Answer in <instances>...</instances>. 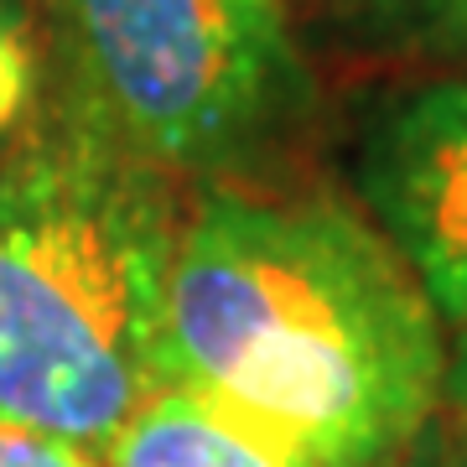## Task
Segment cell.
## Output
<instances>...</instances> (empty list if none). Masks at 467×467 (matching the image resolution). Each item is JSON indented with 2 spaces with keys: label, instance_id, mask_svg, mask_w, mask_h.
Instances as JSON below:
<instances>
[{
  "label": "cell",
  "instance_id": "7a4b0ae2",
  "mask_svg": "<svg viewBox=\"0 0 467 467\" xmlns=\"http://www.w3.org/2000/svg\"><path fill=\"white\" fill-rule=\"evenodd\" d=\"M177 187L67 115L0 171V420L99 457L161 389Z\"/></svg>",
  "mask_w": 467,
  "mask_h": 467
},
{
  "label": "cell",
  "instance_id": "ba28073f",
  "mask_svg": "<svg viewBox=\"0 0 467 467\" xmlns=\"http://www.w3.org/2000/svg\"><path fill=\"white\" fill-rule=\"evenodd\" d=\"M389 467H467V405L441 400Z\"/></svg>",
  "mask_w": 467,
  "mask_h": 467
},
{
  "label": "cell",
  "instance_id": "5b68a950",
  "mask_svg": "<svg viewBox=\"0 0 467 467\" xmlns=\"http://www.w3.org/2000/svg\"><path fill=\"white\" fill-rule=\"evenodd\" d=\"M94 467H317L301 451L239 426L192 389L161 384L135 405Z\"/></svg>",
  "mask_w": 467,
  "mask_h": 467
},
{
  "label": "cell",
  "instance_id": "9c48e42d",
  "mask_svg": "<svg viewBox=\"0 0 467 467\" xmlns=\"http://www.w3.org/2000/svg\"><path fill=\"white\" fill-rule=\"evenodd\" d=\"M0 467H94V457L57 436L32 431V426L0 420Z\"/></svg>",
  "mask_w": 467,
  "mask_h": 467
},
{
  "label": "cell",
  "instance_id": "8992f818",
  "mask_svg": "<svg viewBox=\"0 0 467 467\" xmlns=\"http://www.w3.org/2000/svg\"><path fill=\"white\" fill-rule=\"evenodd\" d=\"M42 36L26 0H0V171L32 146L42 119Z\"/></svg>",
  "mask_w": 467,
  "mask_h": 467
},
{
  "label": "cell",
  "instance_id": "3957f363",
  "mask_svg": "<svg viewBox=\"0 0 467 467\" xmlns=\"http://www.w3.org/2000/svg\"><path fill=\"white\" fill-rule=\"evenodd\" d=\"M73 115L135 161L218 177L306 99L285 0H47Z\"/></svg>",
  "mask_w": 467,
  "mask_h": 467
},
{
  "label": "cell",
  "instance_id": "6da1fadb",
  "mask_svg": "<svg viewBox=\"0 0 467 467\" xmlns=\"http://www.w3.org/2000/svg\"><path fill=\"white\" fill-rule=\"evenodd\" d=\"M156 364L317 467H389L447 379L431 306L368 218L250 187L182 213Z\"/></svg>",
  "mask_w": 467,
  "mask_h": 467
},
{
  "label": "cell",
  "instance_id": "52a82bcc",
  "mask_svg": "<svg viewBox=\"0 0 467 467\" xmlns=\"http://www.w3.org/2000/svg\"><path fill=\"white\" fill-rule=\"evenodd\" d=\"M358 42L395 52H467V0H327Z\"/></svg>",
  "mask_w": 467,
  "mask_h": 467
},
{
  "label": "cell",
  "instance_id": "277c9868",
  "mask_svg": "<svg viewBox=\"0 0 467 467\" xmlns=\"http://www.w3.org/2000/svg\"><path fill=\"white\" fill-rule=\"evenodd\" d=\"M358 192L441 327V400L467 405V84L384 99L358 140Z\"/></svg>",
  "mask_w": 467,
  "mask_h": 467
}]
</instances>
